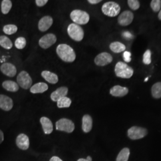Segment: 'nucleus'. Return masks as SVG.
<instances>
[{"label":"nucleus","mask_w":161,"mask_h":161,"mask_svg":"<svg viewBox=\"0 0 161 161\" xmlns=\"http://www.w3.org/2000/svg\"><path fill=\"white\" fill-rule=\"evenodd\" d=\"M0 46L7 50L11 49L13 47L12 41L5 35L0 36Z\"/></svg>","instance_id":"obj_24"},{"label":"nucleus","mask_w":161,"mask_h":161,"mask_svg":"<svg viewBox=\"0 0 161 161\" xmlns=\"http://www.w3.org/2000/svg\"><path fill=\"white\" fill-rule=\"evenodd\" d=\"M151 52L150 50H147L143 54V62L145 64H151Z\"/></svg>","instance_id":"obj_33"},{"label":"nucleus","mask_w":161,"mask_h":161,"mask_svg":"<svg viewBox=\"0 0 161 161\" xmlns=\"http://www.w3.org/2000/svg\"><path fill=\"white\" fill-rule=\"evenodd\" d=\"M41 76L45 80L52 84H55L58 81V75L48 70L42 71L41 72Z\"/></svg>","instance_id":"obj_20"},{"label":"nucleus","mask_w":161,"mask_h":161,"mask_svg":"<svg viewBox=\"0 0 161 161\" xmlns=\"http://www.w3.org/2000/svg\"><path fill=\"white\" fill-rule=\"evenodd\" d=\"M12 2L10 0H3L1 2V12L4 14H8L12 9Z\"/></svg>","instance_id":"obj_28"},{"label":"nucleus","mask_w":161,"mask_h":161,"mask_svg":"<svg viewBox=\"0 0 161 161\" xmlns=\"http://www.w3.org/2000/svg\"><path fill=\"white\" fill-rule=\"evenodd\" d=\"M17 84L25 90H28L31 87L32 84V80L26 72L23 70L19 73L17 76Z\"/></svg>","instance_id":"obj_7"},{"label":"nucleus","mask_w":161,"mask_h":161,"mask_svg":"<svg viewBox=\"0 0 161 161\" xmlns=\"http://www.w3.org/2000/svg\"><path fill=\"white\" fill-rule=\"evenodd\" d=\"M131 53L130 52H127L125 51L124 53L123 54V58H124V60L125 62H130L131 60Z\"/></svg>","instance_id":"obj_34"},{"label":"nucleus","mask_w":161,"mask_h":161,"mask_svg":"<svg viewBox=\"0 0 161 161\" xmlns=\"http://www.w3.org/2000/svg\"><path fill=\"white\" fill-rule=\"evenodd\" d=\"M16 143L20 149L26 150L29 149V138L25 134H20L16 138Z\"/></svg>","instance_id":"obj_13"},{"label":"nucleus","mask_w":161,"mask_h":161,"mask_svg":"<svg viewBox=\"0 0 161 161\" xmlns=\"http://www.w3.org/2000/svg\"><path fill=\"white\" fill-rule=\"evenodd\" d=\"M14 44H15L16 48H17V49L22 50V49H23L26 46V40L25 38L22 37V36L18 37L15 41Z\"/></svg>","instance_id":"obj_30"},{"label":"nucleus","mask_w":161,"mask_h":161,"mask_svg":"<svg viewBox=\"0 0 161 161\" xmlns=\"http://www.w3.org/2000/svg\"><path fill=\"white\" fill-rule=\"evenodd\" d=\"M50 161H63L60 158H58V156H53L52 158L50 159Z\"/></svg>","instance_id":"obj_37"},{"label":"nucleus","mask_w":161,"mask_h":161,"mask_svg":"<svg viewBox=\"0 0 161 161\" xmlns=\"http://www.w3.org/2000/svg\"><path fill=\"white\" fill-rule=\"evenodd\" d=\"M134 14L131 11L122 12L118 19V23L122 26H126L132 23Z\"/></svg>","instance_id":"obj_11"},{"label":"nucleus","mask_w":161,"mask_h":161,"mask_svg":"<svg viewBox=\"0 0 161 161\" xmlns=\"http://www.w3.org/2000/svg\"><path fill=\"white\" fill-rule=\"evenodd\" d=\"M68 93V88L66 86H61L58 88L54 92H52L50 98L52 101L58 102L59 99L64 97H66Z\"/></svg>","instance_id":"obj_16"},{"label":"nucleus","mask_w":161,"mask_h":161,"mask_svg":"<svg viewBox=\"0 0 161 161\" xmlns=\"http://www.w3.org/2000/svg\"><path fill=\"white\" fill-rule=\"evenodd\" d=\"M130 153V152L128 148H124L123 149L121 150V152L118 154L116 161H128Z\"/></svg>","instance_id":"obj_26"},{"label":"nucleus","mask_w":161,"mask_h":161,"mask_svg":"<svg viewBox=\"0 0 161 161\" xmlns=\"http://www.w3.org/2000/svg\"><path fill=\"white\" fill-rule=\"evenodd\" d=\"M148 80H149V77H147V78H145V80H144V82H146V81H147Z\"/></svg>","instance_id":"obj_42"},{"label":"nucleus","mask_w":161,"mask_h":161,"mask_svg":"<svg viewBox=\"0 0 161 161\" xmlns=\"http://www.w3.org/2000/svg\"><path fill=\"white\" fill-rule=\"evenodd\" d=\"M1 72L8 77H14L16 73L17 69L16 66L10 63L3 64L0 67Z\"/></svg>","instance_id":"obj_12"},{"label":"nucleus","mask_w":161,"mask_h":161,"mask_svg":"<svg viewBox=\"0 0 161 161\" xmlns=\"http://www.w3.org/2000/svg\"><path fill=\"white\" fill-rule=\"evenodd\" d=\"M2 86L7 91L10 92H17L19 89V86L17 83L11 80L4 81L2 84Z\"/></svg>","instance_id":"obj_22"},{"label":"nucleus","mask_w":161,"mask_h":161,"mask_svg":"<svg viewBox=\"0 0 161 161\" xmlns=\"http://www.w3.org/2000/svg\"><path fill=\"white\" fill-rule=\"evenodd\" d=\"M150 7L153 12H159L161 9V1L152 0L150 3Z\"/></svg>","instance_id":"obj_31"},{"label":"nucleus","mask_w":161,"mask_h":161,"mask_svg":"<svg viewBox=\"0 0 161 161\" xmlns=\"http://www.w3.org/2000/svg\"><path fill=\"white\" fill-rule=\"evenodd\" d=\"M3 141H4V134L3 132L0 130V144H1Z\"/></svg>","instance_id":"obj_38"},{"label":"nucleus","mask_w":161,"mask_h":161,"mask_svg":"<svg viewBox=\"0 0 161 161\" xmlns=\"http://www.w3.org/2000/svg\"><path fill=\"white\" fill-rule=\"evenodd\" d=\"M13 107V102L10 97L4 94H0V108L5 111H9Z\"/></svg>","instance_id":"obj_15"},{"label":"nucleus","mask_w":161,"mask_h":161,"mask_svg":"<svg viewBox=\"0 0 161 161\" xmlns=\"http://www.w3.org/2000/svg\"><path fill=\"white\" fill-rule=\"evenodd\" d=\"M158 18L159 20H161V9L160 10V11L159 12V14H158Z\"/></svg>","instance_id":"obj_40"},{"label":"nucleus","mask_w":161,"mask_h":161,"mask_svg":"<svg viewBox=\"0 0 161 161\" xmlns=\"http://www.w3.org/2000/svg\"><path fill=\"white\" fill-rule=\"evenodd\" d=\"M102 11L104 14L109 17H115L118 16L121 11L120 6L114 1L106 2L102 7Z\"/></svg>","instance_id":"obj_3"},{"label":"nucleus","mask_w":161,"mask_h":161,"mask_svg":"<svg viewBox=\"0 0 161 161\" xmlns=\"http://www.w3.org/2000/svg\"><path fill=\"white\" fill-rule=\"evenodd\" d=\"M56 36L53 34H47L41 37L39 40V46L44 49H47L56 43Z\"/></svg>","instance_id":"obj_9"},{"label":"nucleus","mask_w":161,"mask_h":161,"mask_svg":"<svg viewBox=\"0 0 161 161\" xmlns=\"http://www.w3.org/2000/svg\"><path fill=\"white\" fill-rule=\"evenodd\" d=\"M88 2L91 4H96L102 2V0H88Z\"/></svg>","instance_id":"obj_36"},{"label":"nucleus","mask_w":161,"mask_h":161,"mask_svg":"<svg viewBox=\"0 0 161 161\" xmlns=\"http://www.w3.org/2000/svg\"><path fill=\"white\" fill-rule=\"evenodd\" d=\"M77 161H88L86 160V159H84V158H80Z\"/></svg>","instance_id":"obj_41"},{"label":"nucleus","mask_w":161,"mask_h":161,"mask_svg":"<svg viewBox=\"0 0 161 161\" xmlns=\"http://www.w3.org/2000/svg\"><path fill=\"white\" fill-rule=\"evenodd\" d=\"M17 26L14 25H7L3 28V32L7 35H12L15 34L17 31Z\"/></svg>","instance_id":"obj_29"},{"label":"nucleus","mask_w":161,"mask_h":161,"mask_svg":"<svg viewBox=\"0 0 161 161\" xmlns=\"http://www.w3.org/2000/svg\"><path fill=\"white\" fill-rule=\"evenodd\" d=\"M127 3L130 8L133 10H137L140 8V4L137 0H128Z\"/></svg>","instance_id":"obj_32"},{"label":"nucleus","mask_w":161,"mask_h":161,"mask_svg":"<svg viewBox=\"0 0 161 161\" xmlns=\"http://www.w3.org/2000/svg\"><path fill=\"white\" fill-rule=\"evenodd\" d=\"M128 88L120 86H115L110 90V94L114 97H124L128 93Z\"/></svg>","instance_id":"obj_17"},{"label":"nucleus","mask_w":161,"mask_h":161,"mask_svg":"<svg viewBox=\"0 0 161 161\" xmlns=\"http://www.w3.org/2000/svg\"><path fill=\"white\" fill-rule=\"evenodd\" d=\"M40 122L44 132L46 134H50L53 131V125L51 120L45 116L41 118Z\"/></svg>","instance_id":"obj_18"},{"label":"nucleus","mask_w":161,"mask_h":161,"mask_svg":"<svg viewBox=\"0 0 161 161\" xmlns=\"http://www.w3.org/2000/svg\"><path fill=\"white\" fill-rule=\"evenodd\" d=\"M68 34L69 36L75 41L82 40L84 36V32L80 25L75 23H70L68 27Z\"/></svg>","instance_id":"obj_5"},{"label":"nucleus","mask_w":161,"mask_h":161,"mask_svg":"<svg viewBox=\"0 0 161 161\" xmlns=\"http://www.w3.org/2000/svg\"><path fill=\"white\" fill-rule=\"evenodd\" d=\"M152 95L155 98H161V82L155 83L151 89Z\"/></svg>","instance_id":"obj_25"},{"label":"nucleus","mask_w":161,"mask_h":161,"mask_svg":"<svg viewBox=\"0 0 161 161\" xmlns=\"http://www.w3.org/2000/svg\"><path fill=\"white\" fill-rule=\"evenodd\" d=\"M58 56L65 62L71 63L75 61L76 54L74 50L67 44H59L56 48Z\"/></svg>","instance_id":"obj_1"},{"label":"nucleus","mask_w":161,"mask_h":161,"mask_svg":"<svg viewBox=\"0 0 161 161\" xmlns=\"http://www.w3.org/2000/svg\"><path fill=\"white\" fill-rule=\"evenodd\" d=\"M86 159L87 160V161H92V158L91 156H87V158H86Z\"/></svg>","instance_id":"obj_39"},{"label":"nucleus","mask_w":161,"mask_h":161,"mask_svg":"<svg viewBox=\"0 0 161 161\" xmlns=\"http://www.w3.org/2000/svg\"><path fill=\"white\" fill-rule=\"evenodd\" d=\"M92 119L91 116L85 115L82 117V129L86 133L89 132L92 129Z\"/></svg>","instance_id":"obj_19"},{"label":"nucleus","mask_w":161,"mask_h":161,"mask_svg":"<svg viewBox=\"0 0 161 161\" xmlns=\"http://www.w3.org/2000/svg\"><path fill=\"white\" fill-rule=\"evenodd\" d=\"M56 130L64 132L71 133L75 130V124L73 121L67 118H62L56 123Z\"/></svg>","instance_id":"obj_6"},{"label":"nucleus","mask_w":161,"mask_h":161,"mask_svg":"<svg viewBox=\"0 0 161 161\" xmlns=\"http://www.w3.org/2000/svg\"><path fill=\"white\" fill-rule=\"evenodd\" d=\"M113 60L112 55L106 52L98 54L94 58V63L99 66H104L110 64Z\"/></svg>","instance_id":"obj_10"},{"label":"nucleus","mask_w":161,"mask_h":161,"mask_svg":"<svg viewBox=\"0 0 161 161\" xmlns=\"http://www.w3.org/2000/svg\"><path fill=\"white\" fill-rule=\"evenodd\" d=\"M48 89V85L44 82H38L30 88V92L32 94L43 93Z\"/></svg>","instance_id":"obj_21"},{"label":"nucleus","mask_w":161,"mask_h":161,"mask_svg":"<svg viewBox=\"0 0 161 161\" xmlns=\"http://www.w3.org/2000/svg\"><path fill=\"white\" fill-rule=\"evenodd\" d=\"M110 49L111 51L115 53H119L124 52L125 50V46L118 41H115L112 42L109 46Z\"/></svg>","instance_id":"obj_23"},{"label":"nucleus","mask_w":161,"mask_h":161,"mask_svg":"<svg viewBox=\"0 0 161 161\" xmlns=\"http://www.w3.org/2000/svg\"><path fill=\"white\" fill-rule=\"evenodd\" d=\"M127 133L128 136L131 140H138L144 137L147 134V131L144 128L134 126L131 127Z\"/></svg>","instance_id":"obj_8"},{"label":"nucleus","mask_w":161,"mask_h":161,"mask_svg":"<svg viewBox=\"0 0 161 161\" xmlns=\"http://www.w3.org/2000/svg\"><path fill=\"white\" fill-rule=\"evenodd\" d=\"M72 101L69 98L64 97L59 99L57 102V104L58 108H68L71 105Z\"/></svg>","instance_id":"obj_27"},{"label":"nucleus","mask_w":161,"mask_h":161,"mask_svg":"<svg viewBox=\"0 0 161 161\" xmlns=\"http://www.w3.org/2000/svg\"><path fill=\"white\" fill-rule=\"evenodd\" d=\"M115 72L116 76L119 78L128 79L133 75L134 70L127 64L119 62L115 65Z\"/></svg>","instance_id":"obj_2"},{"label":"nucleus","mask_w":161,"mask_h":161,"mask_svg":"<svg viewBox=\"0 0 161 161\" xmlns=\"http://www.w3.org/2000/svg\"><path fill=\"white\" fill-rule=\"evenodd\" d=\"M53 23V19L51 16H44L38 22V29L41 32H45L52 26Z\"/></svg>","instance_id":"obj_14"},{"label":"nucleus","mask_w":161,"mask_h":161,"mask_svg":"<svg viewBox=\"0 0 161 161\" xmlns=\"http://www.w3.org/2000/svg\"><path fill=\"white\" fill-rule=\"evenodd\" d=\"M47 3H48V0H36L35 1L36 5L40 7L45 6Z\"/></svg>","instance_id":"obj_35"},{"label":"nucleus","mask_w":161,"mask_h":161,"mask_svg":"<svg viewBox=\"0 0 161 161\" xmlns=\"http://www.w3.org/2000/svg\"><path fill=\"white\" fill-rule=\"evenodd\" d=\"M70 17L74 23L82 25H86L90 20V15L88 13L80 10H74L70 13Z\"/></svg>","instance_id":"obj_4"}]
</instances>
